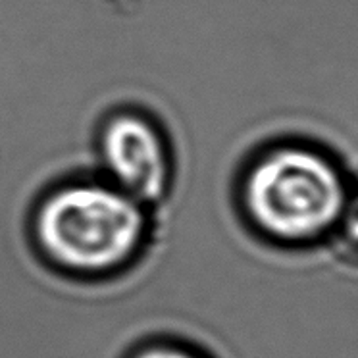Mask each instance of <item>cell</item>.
I'll list each match as a JSON object with an SVG mask.
<instances>
[{"label": "cell", "mask_w": 358, "mask_h": 358, "mask_svg": "<svg viewBox=\"0 0 358 358\" xmlns=\"http://www.w3.org/2000/svg\"><path fill=\"white\" fill-rule=\"evenodd\" d=\"M37 239L50 260L83 273L110 272L125 264L145 235L141 203L122 189L78 183L41 204Z\"/></svg>", "instance_id": "cell-2"}, {"label": "cell", "mask_w": 358, "mask_h": 358, "mask_svg": "<svg viewBox=\"0 0 358 358\" xmlns=\"http://www.w3.org/2000/svg\"><path fill=\"white\" fill-rule=\"evenodd\" d=\"M243 196L252 224L270 239L312 245L337 231L349 191L326 152L283 145L255 164Z\"/></svg>", "instance_id": "cell-1"}, {"label": "cell", "mask_w": 358, "mask_h": 358, "mask_svg": "<svg viewBox=\"0 0 358 358\" xmlns=\"http://www.w3.org/2000/svg\"><path fill=\"white\" fill-rule=\"evenodd\" d=\"M102 158L116 187L137 203H152L164 195L168 156L147 120L133 114L114 117L102 133Z\"/></svg>", "instance_id": "cell-3"}, {"label": "cell", "mask_w": 358, "mask_h": 358, "mask_svg": "<svg viewBox=\"0 0 358 358\" xmlns=\"http://www.w3.org/2000/svg\"><path fill=\"white\" fill-rule=\"evenodd\" d=\"M135 358H199L187 350L176 349V347H152L139 352Z\"/></svg>", "instance_id": "cell-5"}, {"label": "cell", "mask_w": 358, "mask_h": 358, "mask_svg": "<svg viewBox=\"0 0 358 358\" xmlns=\"http://www.w3.org/2000/svg\"><path fill=\"white\" fill-rule=\"evenodd\" d=\"M337 245L341 257L358 268V183L347 196L341 222L337 226Z\"/></svg>", "instance_id": "cell-4"}]
</instances>
